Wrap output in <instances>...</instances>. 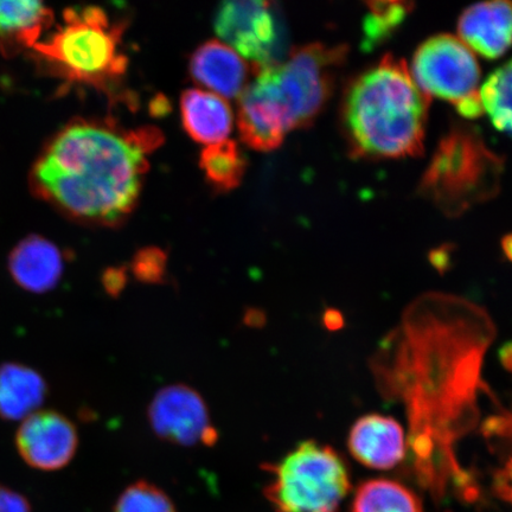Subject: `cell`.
I'll list each match as a JSON object with an SVG mask.
<instances>
[{"label":"cell","instance_id":"4fadbf2b","mask_svg":"<svg viewBox=\"0 0 512 512\" xmlns=\"http://www.w3.org/2000/svg\"><path fill=\"white\" fill-rule=\"evenodd\" d=\"M349 450L358 462L371 469L388 470L406 456L405 433L398 421L386 416H363L352 426Z\"/></svg>","mask_w":512,"mask_h":512},{"label":"cell","instance_id":"f546056e","mask_svg":"<svg viewBox=\"0 0 512 512\" xmlns=\"http://www.w3.org/2000/svg\"><path fill=\"white\" fill-rule=\"evenodd\" d=\"M502 247L505 256L512 262V234L505 236L502 241Z\"/></svg>","mask_w":512,"mask_h":512},{"label":"cell","instance_id":"277c9868","mask_svg":"<svg viewBox=\"0 0 512 512\" xmlns=\"http://www.w3.org/2000/svg\"><path fill=\"white\" fill-rule=\"evenodd\" d=\"M123 29L95 6L69 9L54 34L32 49L62 78L107 91L126 74Z\"/></svg>","mask_w":512,"mask_h":512},{"label":"cell","instance_id":"9c48e42d","mask_svg":"<svg viewBox=\"0 0 512 512\" xmlns=\"http://www.w3.org/2000/svg\"><path fill=\"white\" fill-rule=\"evenodd\" d=\"M152 431L158 438L179 446H213L219 434L210 424L206 401L185 384L160 389L147 409Z\"/></svg>","mask_w":512,"mask_h":512},{"label":"cell","instance_id":"e0dca14e","mask_svg":"<svg viewBox=\"0 0 512 512\" xmlns=\"http://www.w3.org/2000/svg\"><path fill=\"white\" fill-rule=\"evenodd\" d=\"M181 113L185 131L198 143H221L232 131V110L226 100L214 93L188 89L182 95Z\"/></svg>","mask_w":512,"mask_h":512},{"label":"cell","instance_id":"2e32d148","mask_svg":"<svg viewBox=\"0 0 512 512\" xmlns=\"http://www.w3.org/2000/svg\"><path fill=\"white\" fill-rule=\"evenodd\" d=\"M49 387L46 379L25 364L0 366V419L23 421L42 409Z\"/></svg>","mask_w":512,"mask_h":512},{"label":"cell","instance_id":"6da1fadb","mask_svg":"<svg viewBox=\"0 0 512 512\" xmlns=\"http://www.w3.org/2000/svg\"><path fill=\"white\" fill-rule=\"evenodd\" d=\"M162 140L155 127L125 130L76 120L50 140L31 172V187L75 220L115 226L136 207L149 155Z\"/></svg>","mask_w":512,"mask_h":512},{"label":"cell","instance_id":"30bf717a","mask_svg":"<svg viewBox=\"0 0 512 512\" xmlns=\"http://www.w3.org/2000/svg\"><path fill=\"white\" fill-rule=\"evenodd\" d=\"M15 443L25 464L38 471L55 472L74 459L79 434L66 415L53 409H40L21 421Z\"/></svg>","mask_w":512,"mask_h":512},{"label":"cell","instance_id":"44dd1931","mask_svg":"<svg viewBox=\"0 0 512 512\" xmlns=\"http://www.w3.org/2000/svg\"><path fill=\"white\" fill-rule=\"evenodd\" d=\"M479 92L492 124L512 136V60L497 68Z\"/></svg>","mask_w":512,"mask_h":512},{"label":"cell","instance_id":"ac0fdd59","mask_svg":"<svg viewBox=\"0 0 512 512\" xmlns=\"http://www.w3.org/2000/svg\"><path fill=\"white\" fill-rule=\"evenodd\" d=\"M54 22L53 11L32 0H0V47L8 53L34 48Z\"/></svg>","mask_w":512,"mask_h":512},{"label":"cell","instance_id":"5bb4252c","mask_svg":"<svg viewBox=\"0 0 512 512\" xmlns=\"http://www.w3.org/2000/svg\"><path fill=\"white\" fill-rule=\"evenodd\" d=\"M190 73L198 85L210 89L216 95L235 98L248 86L251 68L227 44L208 41L192 54Z\"/></svg>","mask_w":512,"mask_h":512},{"label":"cell","instance_id":"8fae6325","mask_svg":"<svg viewBox=\"0 0 512 512\" xmlns=\"http://www.w3.org/2000/svg\"><path fill=\"white\" fill-rule=\"evenodd\" d=\"M238 125L243 142L262 152L278 149L286 134L292 131L261 69L240 95Z\"/></svg>","mask_w":512,"mask_h":512},{"label":"cell","instance_id":"9a60e30c","mask_svg":"<svg viewBox=\"0 0 512 512\" xmlns=\"http://www.w3.org/2000/svg\"><path fill=\"white\" fill-rule=\"evenodd\" d=\"M12 280L24 291L44 294L54 290L63 273L60 249L42 236H29L9 256Z\"/></svg>","mask_w":512,"mask_h":512},{"label":"cell","instance_id":"7a4b0ae2","mask_svg":"<svg viewBox=\"0 0 512 512\" xmlns=\"http://www.w3.org/2000/svg\"><path fill=\"white\" fill-rule=\"evenodd\" d=\"M431 98L418 86L405 61L387 54L344 88L342 133L351 157L392 159L424 151Z\"/></svg>","mask_w":512,"mask_h":512},{"label":"cell","instance_id":"7402d4cb","mask_svg":"<svg viewBox=\"0 0 512 512\" xmlns=\"http://www.w3.org/2000/svg\"><path fill=\"white\" fill-rule=\"evenodd\" d=\"M367 6L368 15L363 23L364 46L367 48L388 40L413 10V4L406 2H371Z\"/></svg>","mask_w":512,"mask_h":512},{"label":"cell","instance_id":"7c38bea8","mask_svg":"<svg viewBox=\"0 0 512 512\" xmlns=\"http://www.w3.org/2000/svg\"><path fill=\"white\" fill-rule=\"evenodd\" d=\"M458 32L467 47L494 60L512 46V2L494 0L467 8L458 21Z\"/></svg>","mask_w":512,"mask_h":512},{"label":"cell","instance_id":"d4e9b609","mask_svg":"<svg viewBox=\"0 0 512 512\" xmlns=\"http://www.w3.org/2000/svg\"><path fill=\"white\" fill-rule=\"evenodd\" d=\"M0 512H32V507L21 492L0 484Z\"/></svg>","mask_w":512,"mask_h":512},{"label":"cell","instance_id":"ffe728a7","mask_svg":"<svg viewBox=\"0 0 512 512\" xmlns=\"http://www.w3.org/2000/svg\"><path fill=\"white\" fill-rule=\"evenodd\" d=\"M200 165L216 190L229 191L239 187L247 164L238 144L232 140H223L203 150Z\"/></svg>","mask_w":512,"mask_h":512},{"label":"cell","instance_id":"8992f818","mask_svg":"<svg viewBox=\"0 0 512 512\" xmlns=\"http://www.w3.org/2000/svg\"><path fill=\"white\" fill-rule=\"evenodd\" d=\"M348 57V47L312 43L291 51L283 63L264 67L275 99L292 130L315 121L328 104Z\"/></svg>","mask_w":512,"mask_h":512},{"label":"cell","instance_id":"484cf974","mask_svg":"<svg viewBox=\"0 0 512 512\" xmlns=\"http://www.w3.org/2000/svg\"><path fill=\"white\" fill-rule=\"evenodd\" d=\"M127 285V272L124 267L107 268L102 275V286L105 292L112 298L120 297Z\"/></svg>","mask_w":512,"mask_h":512},{"label":"cell","instance_id":"5b68a950","mask_svg":"<svg viewBox=\"0 0 512 512\" xmlns=\"http://www.w3.org/2000/svg\"><path fill=\"white\" fill-rule=\"evenodd\" d=\"M264 469L271 475L264 494L275 512H337L350 491L343 459L315 440L303 441Z\"/></svg>","mask_w":512,"mask_h":512},{"label":"cell","instance_id":"83f0119b","mask_svg":"<svg viewBox=\"0 0 512 512\" xmlns=\"http://www.w3.org/2000/svg\"><path fill=\"white\" fill-rule=\"evenodd\" d=\"M499 360L503 367L512 373V342H509L499 350Z\"/></svg>","mask_w":512,"mask_h":512},{"label":"cell","instance_id":"3957f363","mask_svg":"<svg viewBox=\"0 0 512 512\" xmlns=\"http://www.w3.org/2000/svg\"><path fill=\"white\" fill-rule=\"evenodd\" d=\"M504 160L469 124H454L443 138L419 184L426 200L450 217L492 200L501 190Z\"/></svg>","mask_w":512,"mask_h":512},{"label":"cell","instance_id":"ba28073f","mask_svg":"<svg viewBox=\"0 0 512 512\" xmlns=\"http://www.w3.org/2000/svg\"><path fill=\"white\" fill-rule=\"evenodd\" d=\"M217 35L230 48L258 67L275 64L281 49V29L271 4L267 2H227L215 18Z\"/></svg>","mask_w":512,"mask_h":512},{"label":"cell","instance_id":"4316f807","mask_svg":"<svg viewBox=\"0 0 512 512\" xmlns=\"http://www.w3.org/2000/svg\"><path fill=\"white\" fill-rule=\"evenodd\" d=\"M323 322L326 329L337 331L343 328L344 318L341 312L335 309H329L324 312Z\"/></svg>","mask_w":512,"mask_h":512},{"label":"cell","instance_id":"cb8c5ba5","mask_svg":"<svg viewBox=\"0 0 512 512\" xmlns=\"http://www.w3.org/2000/svg\"><path fill=\"white\" fill-rule=\"evenodd\" d=\"M166 254L162 249L149 247L140 249L132 260V273L140 283L163 284L166 277Z\"/></svg>","mask_w":512,"mask_h":512},{"label":"cell","instance_id":"d6986e66","mask_svg":"<svg viewBox=\"0 0 512 512\" xmlns=\"http://www.w3.org/2000/svg\"><path fill=\"white\" fill-rule=\"evenodd\" d=\"M351 512H424L418 496L389 479H371L357 489Z\"/></svg>","mask_w":512,"mask_h":512},{"label":"cell","instance_id":"603a6c76","mask_svg":"<svg viewBox=\"0 0 512 512\" xmlns=\"http://www.w3.org/2000/svg\"><path fill=\"white\" fill-rule=\"evenodd\" d=\"M113 512H177V509L158 486L138 480L119 496Z\"/></svg>","mask_w":512,"mask_h":512},{"label":"cell","instance_id":"52a82bcc","mask_svg":"<svg viewBox=\"0 0 512 512\" xmlns=\"http://www.w3.org/2000/svg\"><path fill=\"white\" fill-rule=\"evenodd\" d=\"M411 73L424 93L451 102L463 117L473 119L484 113L478 61L458 37L440 34L421 43Z\"/></svg>","mask_w":512,"mask_h":512},{"label":"cell","instance_id":"f1b7e54d","mask_svg":"<svg viewBox=\"0 0 512 512\" xmlns=\"http://www.w3.org/2000/svg\"><path fill=\"white\" fill-rule=\"evenodd\" d=\"M265 318L262 313H259L258 311H249L246 316V322L249 325L258 326L259 323L264 322Z\"/></svg>","mask_w":512,"mask_h":512}]
</instances>
